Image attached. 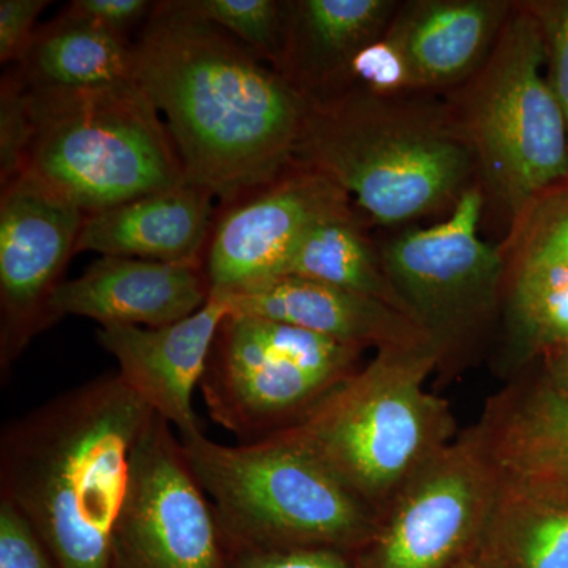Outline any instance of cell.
Wrapping results in <instances>:
<instances>
[{
	"mask_svg": "<svg viewBox=\"0 0 568 568\" xmlns=\"http://www.w3.org/2000/svg\"><path fill=\"white\" fill-rule=\"evenodd\" d=\"M132 52L134 80L163 115L186 181L222 207L293 166L308 102L186 0L155 2Z\"/></svg>",
	"mask_w": 568,
	"mask_h": 568,
	"instance_id": "1",
	"label": "cell"
},
{
	"mask_svg": "<svg viewBox=\"0 0 568 568\" xmlns=\"http://www.w3.org/2000/svg\"><path fill=\"white\" fill-rule=\"evenodd\" d=\"M155 413L106 373L3 426L0 500L58 568H108L134 452Z\"/></svg>",
	"mask_w": 568,
	"mask_h": 568,
	"instance_id": "2",
	"label": "cell"
},
{
	"mask_svg": "<svg viewBox=\"0 0 568 568\" xmlns=\"http://www.w3.org/2000/svg\"><path fill=\"white\" fill-rule=\"evenodd\" d=\"M294 163L334 182L383 226L452 211L478 182L446 103L355 84L308 102Z\"/></svg>",
	"mask_w": 568,
	"mask_h": 568,
	"instance_id": "3",
	"label": "cell"
},
{
	"mask_svg": "<svg viewBox=\"0 0 568 568\" xmlns=\"http://www.w3.org/2000/svg\"><path fill=\"white\" fill-rule=\"evenodd\" d=\"M439 358L432 343L379 347L301 424L272 437L315 458L381 518L452 444L450 407L425 388Z\"/></svg>",
	"mask_w": 568,
	"mask_h": 568,
	"instance_id": "4",
	"label": "cell"
},
{
	"mask_svg": "<svg viewBox=\"0 0 568 568\" xmlns=\"http://www.w3.org/2000/svg\"><path fill=\"white\" fill-rule=\"evenodd\" d=\"M29 93L36 134L22 173L85 215L186 182L170 130L136 80Z\"/></svg>",
	"mask_w": 568,
	"mask_h": 568,
	"instance_id": "5",
	"label": "cell"
},
{
	"mask_svg": "<svg viewBox=\"0 0 568 568\" xmlns=\"http://www.w3.org/2000/svg\"><path fill=\"white\" fill-rule=\"evenodd\" d=\"M230 547L335 548L369 541L379 517L301 448L276 437L224 446L179 437Z\"/></svg>",
	"mask_w": 568,
	"mask_h": 568,
	"instance_id": "6",
	"label": "cell"
},
{
	"mask_svg": "<svg viewBox=\"0 0 568 568\" xmlns=\"http://www.w3.org/2000/svg\"><path fill=\"white\" fill-rule=\"evenodd\" d=\"M545 65L540 24L525 3L515 2L487 61L446 103L474 153L485 196L511 220L568 179L567 123Z\"/></svg>",
	"mask_w": 568,
	"mask_h": 568,
	"instance_id": "7",
	"label": "cell"
},
{
	"mask_svg": "<svg viewBox=\"0 0 568 568\" xmlns=\"http://www.w3.org/2000/svg\"><path fill=\"white\" fill-rule=\"evenodd\" d=\"M361 347L294 325L230 313L200 390L215 424L254 444L301 424L357 372Z\"/></svg>",
	"mask_w": 568,
	"mask_h": 568,
	"instance_id": "8",
	"label": "cell"
},
{
	"mask_svg": "<svg viewBox=\"0 0 568 568\" xmlns=\"http://www.w3.org/2000/svg\"><path fill=\"white\" fill-rule=\"evenodd\" d=\"M485 203L477 182L459 197L446 222L406 231L379 248L396 293L440 355L450 343L488 323L507 278L499 246L478 234Z\"/></svg>",
	"mask_w": 568,
	"mask_h": 568,
	"instance_id": "9",
	"label": "cell"
},
{
	"mask_svg": "<svg viewBox=\"0 0 568 568\" xmlns=\"http://www.w3.org/2000/svg\"><path fill=\"white\" fill-rule=\"evenodd\" d=\"M108 568H227L215 508L194 478L173 426L156 414L134 452Z\"/></svg>",
	"mask_w": 568,
	"mask_h": 568,
	"instance_id": "10",
	"label": "cell"
},
{
	"mask_svg": "<svg viewBox=\"0 0 568 568\" xmlns=\"http://www.w3.org/2000/svg\"><path fill=\"white\" fill-rule=\"evenodd\" d=\"M503 478L477 436L452 443L377 523L372 568H447L493 525Z\"/></svg>",
	"mask_w": 568,
	"mask_h": 568,
	"instance_id": "11",
	"label": "cell"
},
{
	"mask_svg": "<svg viewBox=\"0 0 568 568\" xmlns=\"http://www.w3.org/2000/svg\"><path fill=\"white\" fill-rule=\"evenodd\" d=\"M85 213L36 175L0 194V377L6 383L32 339L52 324L51 304L77 254Z\"/></svg>",
	"mask_w": 568,
	"mask_h": 568,
	"instance_id": "12",
	"label": "cell"
},
{
	"mask_svg": "<svg viewBox=\"0 0 568 568\" xmlns=\"http://www.w3.org/2000/svg\"><path fill=\"white\" fill-rule=\"evenodd\" d=\"M349 201L323 174L294 163L274 182L220 209L204 256L211 295L241 293L286 274L310 226Z\"/></svg>",
	"mask_w": 568,
	"mask_h": 568,
	"instance_id": "13",
	"label": "cell"
},
{
	"mask_svg": "<svg viewBox=\"0 0 568 568\" xmlns=\"http://www.w3.org/2000/svg\"><path fill=\"white\" fill-rule=\"evenodd\" d=\"M230 308L222 298H209L203 308L164 327L110 325L99 343L118 362L119 375L179 437L203 432L193 407L194 388L211 355L213 342Z\"/></svg>",
	"mask_w": 568,
	"mask_h": 568,
	"instance_id": "14",
	"label": "cell"
},
{
	"mask_svg": "<svg viewBox=\"0 0 568 568\" xmlns=\"http://www.w3.org/2000/svg\"><path fill=\"white\" fill-rule=\"evenodd\" d=\"M209 298L204 264L102 256L59 286L51 310L58 321L80 316L102 327L159 328L192 316Z\"/></svg>",
	"mask_w": 568,
	"mask_h": 568,
	"instance_id": "15",
	"label": "cell"
},
{
	"mask_svg": "<svg viewBox=\"0 0 568 568\" xmlns=\"http://www.w3.org/2000/svg\"><path fill=\"white\" fill-rule=\"evenodd\" d=\"M515 2L413 0L399 3L384 37L398 48L409 92L457 89L487 61Z\"/></svg>",
	"mask_w": 568,
	"mask_h": 568,
	"instance_id": "16",
	"label": "cell"
},
{
	"mask_svg": "<svg viewBox=\"0 0 568 568\" xmlns=\"http://www.w3.org/2000/svg\"><path fill=\"white\" fill-rule=\"evenodd\" d=\"M396 0H286L276 71L316 102L349 85V69L366 44L387 32Z\"/></svg>",
	"mask_w": 568,
	"mask_h": 568,
	"instance_id": "17",
	"label": "cell"
},
{
	"mask_svg": "<svg viewBox=\"0 0 568 568\" xmlns=\"http://www.w3.org/2000/svg\"><path fill=\"white\" fill-rule=\"evenodd\" d=\"M212 297L222 298L233 315L294 325L361 349L433 345L413 320L383 302L302 276H280L252 290Z\"/></svg>",
	"mask_w": 568,
	"mask_h": 568,
	"instance_id": "18",
	"label": "cell"
},
{
	"mask_svg": "<svg viewBox=\"0 0 568 568\" xmlns=\"http://www.w3.org/2000/svg\"><path fill=\"white\" fill-rule=\"evenodd\" d=\"M215 194L183 182L85 215L77 253L204 264L219 211Z\"/></svg>",
	"mask_w": 568,
	"mask_h": 568,
	"instance_id": "19",
	"label": "cell"
},
{
	"mask_svg": "<svg viewBox=\"0 0 568 568\" xmlns=\"http://www.w3.org/2000/svg\"><path fill=\"white\" fill-rule=\"evenodd\" d=\"M477 437L508 487L568 503V395L503 396Z\"/></svg>",
	"mask_w": 568,
	"mask_h": 568,
	"instance_id": "20",
	"label": "cell"
},
{
	"mask_svg": "<svg viewBox=\"0 0 568 568\" xmlns=\"http://www.w3.org/2000/svg\"><path fill=\"white\" fill-rule=\"evenodd\" d=\"M132 44L65 9L37 29L13 70L29 89L104 88L134 80Z\"/></svg>",
	"mask_w": 568,
	"mask_h": 568,
	"instance_id": "21",
	"label": "cell"
},
{
	"mask_svg": "<svg viewBox=\"0 0 568 568\" xmlns=\"http://www.w3.org/2000/svg\"><path fill=\"white\" fill-rule=\"evenodd\" d=\"M355 209L357 205L349 201L313 223L298 242L283 276H302L342 287L383 302L413 320L388 278L381 250L366 234Z\"/></svg>",
	"mask_w": 568,
	"mask_h": 568,
	"instance_id": "22",
	"label": "cell"
},
{
	"mask_svg": "<svg viewBox=\"0 0 568 568\" xmlns=\"http://www.w3.org/2000/svg\"><path fill=\"white\" fill-rule=\"evenodd\" d=\"M507 280V353L511 364L541 347L568 345V267L521 268Z\"/></svg>",
	"mask_w": 568,
	"mask_h": 568,
	"instance_id": "23",
	"label": "cell"
},
{
	"mask_svg": "<svg viewBox=\"0 0 568 568\" xmlns=\"http://www.w3.org/2000/svg\"><path fill=\"white\" fill-rule=\"evenodd\" d=\"M495 521L506 526L519 568H568V503L503 481Z\"/></svg>",
	"mask_w": 568,
	"mask_h": 568,
	"instance_id": "24",
	"label": "cell"
},
{
	"mask_svg": "<svg viewBox=\"0 0 568 568\" xmlns=\"http://www.w3.org/2000/svg\"><path fill=\"white\" fill-rule=\"evenodd\" d=\"M499 248L507 276L521 268L568 267V183L537 194L511 220L510 233Z\"/></svg>",
	"mask_w": 568,
	"mask_h": 568,
	"instance_id": "25",
	"label": "cell"
},
{
	"mask_svg": "<svg viewBox=\"0 0 568 568\" xmlns=\"http://www.w3.org/2000/svg\"><path fill=\"white\" fill-rule=\"evenodd\" d=\"M190 9L256 52L268 65L282 55V2L276 0H186Z\"/></svg>",
	"mask_w": 568,
	"mask_h": 568,
	"instance_id": "26",
	"label": "cell"
},
{
	"mask_svg": "<svg viewBox=\"0 0 568 568\" xmlns=\"http://www.w3.org/2000/svg\"><path fill=\"white\" fill-rule=\"evenodd\" d=\"M36 134L31 93L17 71H7L0 82V183L24 171Z\"/></svg>",
	"mask_w": 568,
	"mask_h": 568,
	"instance_id": "27",
	"label": "cell"
},
{
	"mask_svg": "<svg viewBox=\"0 0 568 568\" xmlns=\"http://www.w3.org/2000/svg\"><path fill=\"white\" fill-rule=\"evenodd\" d=\"M544 33L547 51V80L558 100L568 132V0L566 2H526Z\"/></svg>",
	"mask_w": 568,
	"mask_h": 568,
	"instance_id": "28",
	"label": "cell"
},
{
	"mask_svg": "<svg viewBox=\"0 0 568 568\" xmlns=\"http://www.w3.org/2000/svg\"><path fill=\"white\" fill-rule=\"evenodd\" d=\"M373 92H409V73L402 52L386 37H381L355 55L349 69V85Z\"/></svg>",
	"mask_w": 568,
	"mask_h": 568,
	"instance_id": "29",
	"label": "cell"
},
{
	"mask_svg": "<svg viewBox=\"0 0 568 568\" xmlns=\"http://www.w3.org/2000/svg\"><path fill=\"white\" fill-rule=\"evenodd\" d=\"M226 547L227 568H355L343 549Z\"/></svg>",
	"mask_w": 568,
	"mask_h": 568,
	"instance_id": "30",
	"label": "cell"
},
{
	"mask_svg": "<svg viewBox=\"0 0 568 568\" xmlns=\"http://www.w3.org/2000/svg\"><path fill=\"white\" fill-rule=\"evenodd\" d=\"M0 568H58L31 526L0 500Z\"/></svg>",
	"mask_w": 568,
	"mask_h": 568,
	"instance_id": "31",
	"label": "cell"
},
{
	"mask_svg": "<svg viewBox=\"0 0 568 568\" xmlns=\"http://www.w3.org/2000/svg\"><path fill=\"white\" fill-rule=\"evenodd\" d=\"M48 0H2L0 2V62L17 65L36 33L41 11Z\"/></svg>",
	"mask_w": 568,
	"mask_h": 568,
	"instance_id": "32",
	"label": "cell"
},
{
	"mask_svg": "<svg viewBox=\"0 0 568 568\" xmlns=\"http://www.w3.org/2000/svg\"><path fill=\"white\" fill-rule=\"evenodd\" d=\"M155 2L148 0H73L67 9L88 18L108 31L126 37L130 29L151 17Z\"/></svg>",
	"mask_w": 568,
	"mask_h": 568,
	"instance_id": "33",
	"label": "cell"
},
{
	"mask_svg": "<svg viewBox=\"0 0 568 568\" xmlns=\"http://www.w3.org/2000/svg\"><path fill=\"white\" fill-rule=\"evenodd\" d=\"M551 373V386L555 387L556 390L568 395V345L562 346V351H560L556 361L552 362Z\"/></svg>",
	"mask_w": 568,
	"mask_h": 568,
	"instance_id": "34",
	"label": "cell"
}]
</instances>
